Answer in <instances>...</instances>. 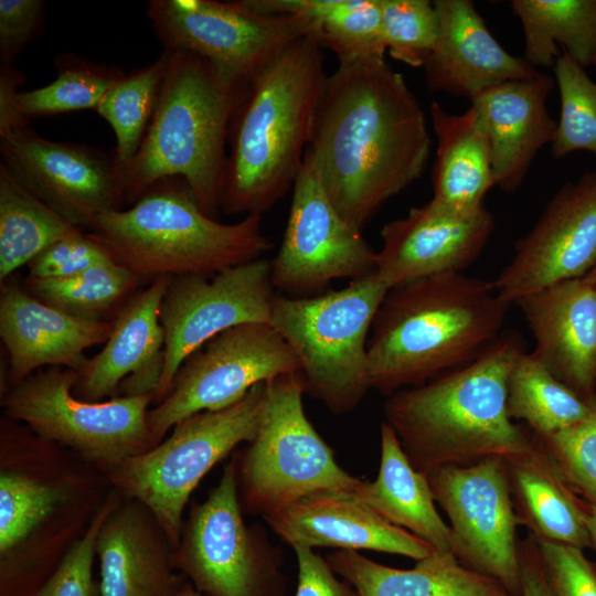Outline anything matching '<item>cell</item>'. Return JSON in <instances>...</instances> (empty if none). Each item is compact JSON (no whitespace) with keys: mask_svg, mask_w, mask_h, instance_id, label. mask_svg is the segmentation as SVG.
Returning <instances> with one entry per match:
<instances>
[{"mask_svg":"<svg viewBox=\"0 0 596 596\" xmlns=\"http://www.w3.org/2000/svg\"><path fill=\"white\" fill-rule=\"evenodd\" d=\"M429 149L424 111L385 57L339 61L327 78L305 156L348 223L362 230L417 180Z\"/></svg>","mask_w":596,"mask_h":596,"instance_id":"obj_1","label":"cell"},{"mask_svg":"<svg viewBox=\"0 0 596 596\" xmlns=\"http://www.w3.org/2000/svg\"><path fill=\"white\" fill-rule=\"evenodd\" d=\"M509 307L464 273L391 288L368 340L370 387L389 396L468 365L501 338Z\"/></svg>","mask_w":596,"mask_h":596,"instance_id":"obj_2","label":"cell"},{"mask_svg":"<svg viewBox=\"0 0 596 596\" xmlns=\"http://www.w3.org/2000/svg\"><path fill=\"white\" fill-rule=\"evenodd\" d=\"M327 78L322 49L302 36L248 83L230 127L225 213L262 215L292 190Z\"/></svg>","mask_w":596,"mask_h":596,"instance_id":"obj_3","label":"cell"},{"mask_svg":"<svg viewBox=\"0 0 596 596\" xmlns=\"http://www.w3.org/2000/svg\"><path fill=\"white\" fill-rule=\"evenodd\" d=\"M523 351L522 339L507 332L468 365L387 396L383 422L417 470L507 459L526 448L532 433L507 408L508 377Z\"/></svg>","mask_w":596,"mask_h":596,"instance_id":"obj_4","label":"cell"},{"mask_svg":"<svg viewBox=\"0 0 596 596\" xmlns=\"http://www.w3.org/2000/svg\"><path fill=\"white\" fill-rule=\"evenodd\" d=\"M167 52L151 124L136 156L118 169L124 200L136 202L156 183L180 178L201 210L216 219L222 210L225 143L247 85L228 82L196 54Z\"/></svg>","mask_w":596,"mask_h":596,"instance_id":"obj_5","label":"cell"},{"mask_svg":"<svg viewBox=\"0 0 596 596\" xmlns=\"http://www.w3.org/2000/svg\"><path fill=\"white\" fill-rule=\"evenodd\" d=\"M86 234L139 280L211 276L260 258L272 247L262 215L221 223L201 210L180 178L156 183L127 210L99 215Z\"/></svg>","mask_w":596,"mask_h":596,"instance_id":"obj_6","label":"cell"},{"mask_svg":"<svg viewBox=\"0 0 596 596\" xmlns=\"http://www.w3.org/2000/svg\"><path fill=\"white\" fill-rule=\"evenodd\" d=\"M389 290L374 273L326 294L274 297L269 323L295 353L305 390L333 414L352 412L371 390L368 340Z\"/></svg>","mask_w":596,"mask_h":596,"instance_id":"obj_7","label":"cell"},{"mask_svg":"<svg viewBox=\"0 0 596 596\" xmlns=\"http://www.w3.org/2000/svg\"><path fill=\"white\" fill-rule=\"evenodd\" d=\"M300 373L266 382V402L255 438L237 468L246 510L263 518L323 491L355 494L363 480L337 462L304 409Z\"/></svg>","mask_w":596,"mask_h":596,"instance_id":"obj_8","label":"cell"},{"mask_svg":"<svg viewBox=\"0 0 596 596\" xmlns=\"http://www.w3.org/2000/svg\"><path fill=\"white\" fill-rule=\"evenodd\" d=\"M265 402L266 382L232 406L182 419L166 440L115 466L114 482L146 507L168 540L178 545L191 493L236 446L255 438Z\"/></svg>","mask_w":596,"mask_h":596,"instance_id":"obj_9","label":"cell"},{"mask_svg":"<svg viewBox=\"0 0 596 596\" xmlns=\"http://www.w3.org/2000/svg\"><path fill=\"white\" fill-rule=\"evenodd\" d=\"M77 379L66 368L36 371L6 396V413L40 437L113 468L153 447L148 426L152 395L85 401L72 392Z\"/></svg>","mask_w":596,"mask_h":596,"instance_id":"obj_10","label":"cell"},{"mask_svg":"<svg viewBox=\"0 0 596 596\" xmlns=\"http://www.w3.org/2000/svg\"><path fill=\"white\" fill-rule=\"evenodd\" d=\"M238 490L232 460L217 487L193 508L175 565L204 596H284L281 552L245 524Z\"/></svg>","mask_w":596,"mask_h":596,"instance_id":"obj_11","label":"cell"},{"mask_svg":"<svg viewBox=\"0 0 596 596\" xmlns=\"http://www.w3.org/2000/svg\"><path fill=\"white\" fill-rule=\"evenodd\" d=\"M147 15L164 51L196 54L240 86L306 36L296 17L260 11L246 0H150Z\"/></svg>","mask_w":596,"mask_h":596,"instance_id":"obj_12","label":"cell"},{"mask_svg":"<svg viewBox=\"0 0 596 596\" xmlns=\"http://www.w3.org/2000/svg\"><path fill=\"white\" fill-rule=\"evenodd\" d=\"M290 373H300L299 362L270 323H243L216 334L185 359L167 396L149 409L153 446L182 419L232 406L255 385Z\"/></svg>","mask_w":596,"mask_h":596,"instance_id":"obj_13","label":"cell"},{"mask_svg":"<svg viewBox=\"0 0 596 596\" xmlns=\"http://www.w3.org/2000/svg\"><path fill=\"white\" fill-rule=\"evenodd\" d=\"M426 475L435 501L449 520L451 554L462 566L498 581L512 596H521L519 523L505 459L489 457Z\"/></svg>","mask_w":596,"mask_h":596,"instance_id":"obj_14","label":"cell"},{"mask_svg":"<svg viewBox=\"0 0 596 596\" xmlns=\"http://www.w3.org/2000/svg\"><path fill=\"white\" fill-rule=\"evenodd\" d=\"M274 289L270 260L263 257L211 278H170L160 306L164 364L153 398L159 403L167 396L185 359L211 338L243 323H269Z\"/></svg>","mask_w":596,"mask_h":596,"instance_id":"obj_15","label":"cell"},{"mask_svg":"<svg viewBox=\"0 0 596 596\" xmlns=\"http://www.w3.org/2000/svg\"><path fill=\"white\" fill-rule=\"evenodd\" d=\"M270 265L274 287L291 297L319 295L336 279L354 280L376 272V252L334 207L306 156Z\"/></svg>","mask_w":596,"mask_h":596,"instance_id":"obj_16","label":"cell"},{"mask_svg":"<svg viewBox=\"0 0 596 596\" xmlns=\"http://www.w3.org/2000/svg\"><path fill=\"white\" fill-rule=\"evenodd\" d=\"M1 163L32 194L78 228L125 201L114 156L45 139L29 127L0 132Z\"/></svg>","mask_w":596,"mask_h":596,"instance_id":"obj_17","label":"cell"},{"mask_svg":"<svg viewBox=\"0 0 596 596\" xmlns=\"http://www.w3.org/2000/svg\"><path fill=\"white\" fill-rule=\"evenodd\" d=\"M596 266V171L560 189L492 281L509 306L551 285L587 276Z\"/></svg>","mask_w":596,"mask_h":596,"instance_id":"obj_18","label":"cell"},{"mask_svg":"<svg viewBox=\"0 0 596 596\" xmlns=\"http://www.w3.org/2000/svg\"><path fill=\"white\" fill-rule=\"evenodd\" d=\"M494 230L485 205L458 210L430 200L381 230L376 272L391 289L428 276L462 273L481 254Z\"/></svg>","mask_w":596,"mask_h":596,"instance_id":"obj_19","label":"cell"},{"mask_svg":"<svg viewBox=\"0 0 596 596\" xmlns=\"http://www.w3.org/2000/svg\"><path fill=\"white\" fill-rule=\"evenodd\" d=\"M264 520L291 547L369 550L415 561L437 551L423 539L389 523L349 492L312 493L265 515Z\"/></svg>","mask_w":596,"mask_h":596,"instance_id":"obj_20","label":"cell"},{"mask_svg":"<svg viewBox=\"0 0 596 596\" xmlns=\"http://www.w3.org/2000/svg\"><path fill=\"white\" fill-rule=\"evenodd\" d=\"M169 281L152 280L121 308L102 351L77 372V397L99 402L119 387L124 396H153L164 364L160 306Z\"/></svg>","mask_w":596,"mask_h":596,"instance_id":"obj_21","label":"cell"},{"mask_svg":"<svg viewBox=\"0 0 596 596\" xmlns=\"http://www.w3.org/2000/svg\"><path fill=\"white\" fill-rule=\"evenodd\" d=\"M533 334L532 353L586 400L596 385V284L561 281L515 302Z\"/></svg>","mask_w":596,"mask_h":596,"instance_id":"obj_22","label":"cell"},{"mask_svg":"<svg viewBox=\"0 0 596 596\" xmlns=\"http://www.w3.org/2000/svg\"><path fill=\"white\" fill-rule=\"evenodd\" d=\"M113 322L65 313L17 285H1L0 337L9 355V379L20 384L43 366L78 372L84 352L105 343Z\"/></svg>","mask_w":596,"mask_h":596,"instance_id":"obj_23","label":"cell"},{"mask_svg":"<svg viewBox=\"0 0 596 596\" xmlns=\"http://www.w3.org/2000/svg\"><path fill=\"white\" fill-rule=\"evenodd\" d=\"M433 2L439 18V34L424 65L430 91L472 102L496 85L540 74L523 57L508 53L499 44L472 1Z\"/></svg>","mask_w":596,"mask_h":596,"instance_id":"obj_24","label":"cell"},{"mask_svg":"<svg viewBox=\"0 0 596 596\" xmlns=\"http://www.w3.org/2000/svg\"><path fill=\"white\" fill-rule=\"evenodd\" d=\"M553 87L554 78L540 73L496 85L471 102L486 117L494 183L505 192L520 187L538 152L554 139L557 123L546 107Z\"/></svg>","mask_w":596,"mask_h":596,"instance_id":"obj_25","label":"cell"},{"mask_svg":"<svg viewBox=\"0 0 596 596\" xmlns=\"http://www.w3.org/2000/svg\"><path fill=\"white\" fill-rule=\"evenodd\" d=\"M505 464L519 525L540 541L592 549L590 504L565 482L540 438L532 434L526 448Z\"/></svg>","mask_w":596,"mask_h":596,"instance_id":"obj_26","label":"cell"},{"mask_svg":"<svg viewBox=\"0 0 596 596\" xmlns=\"http://www.w3.org/2000/svg\"><path fill=\"white\" fill-rule=\"evenodd\" d=\"M100 596H172L163 540L139 507L115 509L97 538Z\"/></svg>","mask_w":596,"mask_h":596,"instance_id":"obj_27","label":"cell"},{"mask_svg":"<svg viewBox=\"0 0 596 596\" xmlns=\"http://www.w3.org/2000/svg\"><path fill=\"white\" fill-rule=\"evenodd\" d=\"M326 560L359 596H512L498 581L435 551L409 570L390 567L356 551L338 550Z\"/></svg>","mask_w":596,"mask_h":596,"instance_id":"obj_28","label":"cell"},{"mask_svg":"<svg viewBox=\"0 0 596 596\" xmlns=\"http://www.w3.org/2000/svg\"><path fill=\"white\" fill-rule=\"evenodd\" d=\"M430 117L437 138L433 200L458 210L485 205L496 183L483 111L471 104L464 114L451 115L434 102Z\"/></svg>","mask_w":596,"mask_h":596,"instance_id":"obj_29","label":"cell"},{"mask_svg":"<svg viewBox=\"0 0 596 596\" xmlns=\"http://www.w3.org/2000/svg\"><path fill=\"white\" fill-rule=\"evenodd\" d=\"M381 459L373 481L363 480L355 496L389 523L451 553L450 529L438 513L428 477L417 470L393 429L382 422Z\"/></svg>","mask_w":596,"mask_h":596,"instance_id":"obj_30","label":"cell"},{"mask_svg":"<svg viewBox=\"0 0 596 596\" xmlns=\"http://www.w3.org/2000/svg\"><path fill=\"white\" fill-rule=\"evenodd\" d=\"M254 9L290 14L306 36L339 61L385 57L381 0H246Z\"/></svg>","mask_w":596,"mask_h":596,"instance_id":"obj_31","label":"cell"},{"mask_svg":"<svg viewBox=\"0 0 596 596\" xmlns=\"http://www.w3.org/2000/svg\"><path fill=\"white\" fill-rule=\"evenodd\" d=\"M524 33L523 58L534 68H552L557 46L578 65L596 57V0H512Z\"/></svg>","mask_w":596,"mask_h":596,"instance_id":"obj_32","label":"cell"},{"mask_svg":"<svg viewBox=\"0 0 596 596\" xmlns=\"http://www.w3.org/2000/svg\"><path fill=\"white\" fill-rule=\"evenodd\" d=\"M81 233L0 163L1 284L55 242Z\"/></svg>","mask_w":596,"mask_h":596,"instance_id":"obj_33","label":"cell"},{"mask_svg":"<svg viewBox=\"0 0 596 596\" xmlns=\"http://www.w3.org/2000/svg\"><path fill=\"white\" fill-rule=\"evenodd\" d=\"M507 408L513 421L545 437L584 419L590 412L586 400L556 379L525 350L515 360L507 385Z\"/></svg>","mask_w":596,"mask_h":596,"instance_id":"obj_34","label":"cell"},{"mask_svg":"<svg viewBox=\"0 0 596 596\" xmlns=\"http://www.w3.org/2000/svg\"><path fill=\"white\" fill-rule=\"evenodd\" d=\"M169 62L163 53L151 64L123 75L106 92L97 114L116 136L114 159L118 169L138 152L153 118L162 81Z\"/></svg>","mask_w":596,"mask_h":596,"instance_id":"obj_35","label":"cell"},{"mask_svg":"<svg viewBox=\"0 0 596 596\" xmlns=\"http://www.w3.org/2000/svg\"><path fill=\"white\" fill-rule=\"evenodd\" d=\"M139 281L129 269L111 262L66 278H29L28 287L35 298L65 313L102 320Z\"/></svg>","mask_w":596,"mask_h":596,"instance_id":"obj_36","label":"cell"},{"mask_svg":"<svg viewBox=\"0 0 596 596\" xmlns=\"http://www.w3.org/2000/svg\"><path fill=\"white\" fill-rule=\"evenodd\" d=\"M56 68L57 76L50 84L19 92L18 105L24 117L96 109L106 92L124 75L118 67L74 56L58 57Z\"/></svg>","mask_w":596,"mask_h":596,"instance_id":"obj_37","label":"cell"},{"mask_svg":"<svg viewBox=\"0 0 596 596\" xmlns=\"http://www.w3.org/2000/svg\"><path fill=\"white\" fill-rule=\"evenodd\" d=\"M553 70L561 114L551 153L563 158L584 150L596 157V83L566 52L557 57Z\"/></svg>","mask_w":596,"mask_h":596,"instance_id":"obj_38","label":"cell"},{"mask_svg":"<svg viewBox=\"0 0 596 596\" xmlns=\"http://www.w3.org/2000/svg\"><path fill=\"white\" fill-rule=\"evenodd\" d=\"M381 11L383 43L389 54L412 67H424L439 34L434 2L381 0Z\"/></svg>","mask_w":596,"mask_h":596,"instance_id":"obj_39","label":"cell"},{"mask_svg":"<svg viewBox=\"0 0 596 596\" xmlns=\"http://www.w3.org/2000/svg\"><path fill=\"white\" fill-rule=\"evenodd\" d=\"M63 499V492L55 487L17 473H1V556H7Z\"/></svg>","mask_w":596,"mask_h":596,"instance_id":"obj_40","label":"cell"},{"mask_svg":"<svg viewBox=\"0 0 596 596\" xmlns=\"http://www.w3.org/2000/svg\"><path fill=\"white\" fill-rule=\"evenodd\" d=\"M589 414L581 422L545 437L544 445L570 488L596 507V395Z\"/></svg>","mask_w":596,"mask_h":596,"instance_id":"obj_41","label":"cell"},{"mask_svg":"<svg viewBox=\"0 0 596 596\" xmlns=\"http://www.w3.org/2000/svg\"><path fill=\"white\" fill-rule=\"evenodd\" d=\"M114 509L111 500L105 503L85 534L70 549L54 573L41 586L36 596H96L93 563L97 538L105 520Z\"/></svg>","mask_w":596,"mask_h":596,"instance_id":"obj_42","label":"cell"},{"mask_svg":"<svg viewBox=\"0 0 596 596\" xmlns=\"http://www.w3.org/2000/svg\"><path fill=\"white\" fill-rule=\"evenodd\" d=\"M115 262L106 248L86 233L55 242L28 265L29 278L58 279Z\"/></svg>","mask_w":596,"mask_h":596,"instance_id":"obj_43","label":"cell"},{"mask_svg":"<svg viewBox=\"0 0 596 596\" xmlns=\"http://www.w3.org/2000/svg\"><path fill=\"white\" fill-rule=\"evenodd\" d=\"M536 542L553 596H596V565L582 549L547 541Z\"/></svg>","mask_w":596,"mask_h":596,"instance_id":"obj_44","label":"cell"},{"mask_svg":"<svg viewBox=\"0 0 596 596\" xmlns=\"http://www.w3.org/2000/svg\"><path fill=\"white\" fill-rule=\"evenodd\" d=\"M42 0H0V57L4 65L17 58L40 32Z\"/></svg>","mask_w":596,"mask_h":596,"instance_id":"obj_45","label":"cell"},{"mask_svg":"<svg viewBox=\"0 0 596 596\" xmlns=\"http://www.w3.org/2000/svg\"><path fill=\"white\" fill-rule=\"evenodd\" d=\"M292 549L298 568L295 596H359L313 549L305 546Z\"/></svg>","mask_w":596,"mask_h":596,"instance_id":"obj_46","label":"cell"},{"mask_svg":"<svg viewBox=\"0 0 596 596\" xmlns=\"http://www.w3.org/2000/svg\"><path fill=\"white\" fill-rule=\"evenodd\" d=\"M521 596H553L547 585L535 538L520 541Z\"/></svg>","mask_w":596,"mask_h":596,"instance_id":"obj_47","label":"cell"},{"mask_svg":"<svg viewBox=\"0 0 596 596\" xmlns=\"http://www.w3.org/2000/svg\"><path fill=\"white\" fill-rule=\"evenodd\" d=\"M23 75L7 65L0 72V132L28 128V118L24 117L18 105L17 91Z\"/></svg>","mask_w":596,"mask_h":596,"instance_id":"obj_48","label":"cell"},{"mask_svg":"<svg viewBox=\"0 0 596 596\" xmlns=\"http://www.w3.org/2000/svg\"><path fill=\"white\" fill-rule=\"evenodd\" d=\"M587 529L590 538L592 549L596 553V507L593 505L589 508Z\"/></svg>","mask_w":596,"mask_h":596,"instance_id":"obj_49","label":"cell"},{"mask_svg":"<svg viewBox=\"0 0 596 596\" xmlns=\"http://www.w3.org/2000/svg\"><path fill=\"white\" fill-rule=\"evenodd\" d=\"M172 596H204L198 592L193 586L187 585L178 592H174Z\"/></svg>","mask_w":596,"mask_h":596,"instance_id":"obj_50","label":"cell"},{"mask_svg":"<svg viewBox=\"0 0 596 596\" xmlns=\"http://www.w3.org/2000/svg\"><path fill=\"white\" fill-rule=\"evenodd\" d=\"M585 278L594 284H596V266Z\"/></svg>","mask_w":596,"mask_h":596,"instance_id":"obj_51","label":"cell"},{"mask_svg":"<svg viewBox=\"0 0 596 596\" xmlns=\"http://www.w3.org/2000/svg\"><path fill=\"white\" fill-rule=\"evenodd\" d=\"M594 65H596V57H595V60H594Z\"/></svg>","mask_w":596,"mask_h":596,"instance_id":"obj_52","label":"cell"}]
</instances>
